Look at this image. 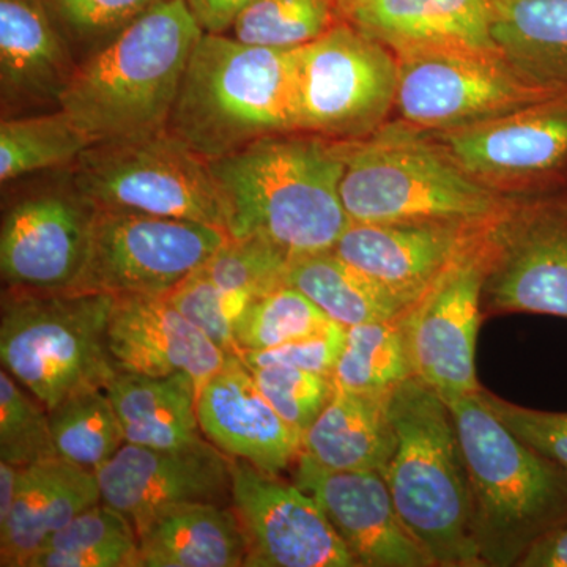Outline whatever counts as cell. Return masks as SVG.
<instances>
[{
  "instance_id": "obj_23",
  "label": "cell",
  "mask_w": 567,
  "mask_h": 567,
  "mask_svg": "<svg viewBox=\"0 0 567 567\" xmlns=\"http://www.w3.org/2000/svg\"><path fill=\"white\" fill-rule=\"evenodd\" d=\"M344 20L395 55L494 51L491 0H360Z\"/></svg>"
},
{
  "instance_id": "obj_7",
  "label": "cell",
  "mask_w": 567,
  "mask_h": 567,
  "mask_svg": "<svg viewBox=\"0 0 567 567\" xmlns=\"http://www.w3.org/2000/svg\"><path fill=\"white\" fill-rule=\"evenodd\" d=\"M115 295L93 290L7 289L0 317V358L11 377L51 410L117 374L107 331Z\"/></svg>"
},
{
  "instance_id": "obj_45",
  "label": "cell",
  "mask_w": 567,
  "mask_h": 567,
  "mask_svg": "<svg viewBox=\"0 0 567 567\" xmlns=\"http://www.w3.org/2000/svg\"><path fill=\"white\" fill-rule=\"evenodd\" d=\"M518 567H567V518L528 547Z\"/></svg>"
},
{
  "instance_id": "obj_12",
  "label": "cell",
  "mask_w": 567,
  "mask_h": 567,
  "mask_svg": "<svg viewBox=\"0 0 567 567\" xmlns=\"http://www.w3.org/2000/svg\"><path fill=\"white\" fill-rule=\"evenodd\" d=\"M492 226L401 315L413 377L446 402L481 390L476 339L483 320Z\"/></svg>"
},
{
  "instance_id": "obj_1",
  "label": "cell",
  "mask_w": 567,
  "mask_h": 567,
  "mask_svg": "<svg viewBox=\"0 0 567 567\" xmlns=\"http://www.w3.org/2000/svg\"><path fill=\"white\" fill-rule=\"evenodd\" d=\"M208 163L230 238H264L293 259L330 251L352 224L339 192L342 141L276 134Z\"/></svg>"
},
{
  "instance_id": "obj_35",
  "label": "cell",
  "mask_w": 567,
  "mask_h": 567,
  "mask_svg": "<svg viewBox=\"0 0 567 567\" xmlns=\"http://www.w3.org/2000/svg\"><path fill=\"white\" fill-rule=\"evenodd\" d=\"M290 260L264 238L229 237L199 270L224 292L254 301L286 282Z\"/></svg>"
},
{
  "instance_id": "obj_25",
  "label": "cell",
  "mask_w": 567,
  "mask_h": 567,
  "mask_svg": "<svg viewBox=\"0 0 567 567\" xmlns=\"http://www.w3.org/2000/svg\"><path fill=\"white\" fill-rule=\"evenodd\" d=\"M142 567H240L248 539L233 505L188 502L136 525Z\"/></svg>"
},
{
  "instance_id": "obj_44",
  "label": "cell",
  "mask_w": 567,
  "mask_h": 567,
  "mask_svg": "<svg viewBox=\"0 0 567 567\" xmlns=\"http://www.w3.org/2000/svg\"><path fill=\"white\" fill-rule=\"evenodd\" d=\"M254 0H186L193 17L205 33L227 35L235 21Z\"/></svg>"
},
{
  "instance_id": "obj_16",
  "label": "cell",
  "mask_w": 567,
  "mask_h": 567,
  "mask_svg": "<svg viewBox=\"0 0 567 567\" xmlns=\"http://www.w3.org/2000/svg\"><path fill=\"white\" fill-rule=\"evenodd\" d=\"M233 507L248 539L246 567H358L315 496L238 458Z\"/></svg>"
},
{
  "instance_id": "obj_37",
  "label": "cell",
  "mask_w": 567,
  "mask_h": 567,
  "mask_svg": "<svg viewBox=\"0 0 567 567\" xmlns=\"http://www.w3.org/2000/svg\"><path fill=\"white\" fill-rule=\"evenodd\" d=\"M58 457L50 412L3 369L0 374V461L28 466Z\"/></svg>"
},
{
  "instance_id": "obj_34",
  "label": "cell",
  "mask_w": 567,
  "mask_h": 567,
  "mask_svg": "<svg viewBox=\"0 0 567 567\" xmlns=\"http://www.w3.org/2000/svg\"><path fill=\"white\" fill-rule=\"evenodd\" d=\"M331 323L315 301L284 282L246 306L235 323V339L238 352H259L308 338Z\"/></svg>"
},
{
  "instance_id": "obj_20",
  "label": "cell",
  "mask_w": 567,
  "mask_h": 567,
  "mask_svg": "<svg viewBox=\"0 0 567 567\" xmlns=\"http://www.w3.org/2000/svg\"><path fill=\"white\" fill-rule=\"evenodd\" d=\"M197 417L205 439L223 453L271 475H281L301 454L303 434L279 416L235 354L200 386Z\"/></svg>"
},
{
  "instance_id": "obj_36",
  "label": "cell",
  "mask_w": 567,
  "mask_h": 567,
  "mask_svg": "<svg viewBox=\"0 0 567 567\" xmlns=\"http://www.w3.org/2000/svg\"><path fill=\"white\" fill-rule=\"evenodd\" d=\"M163 0H43L78 63L106 47Z\"/></svg>"
},
{
  "instance_id": "obj_27",
  "label": "cell",
  "mask_w": 567,
  "mask_h": 567,
  "mask_svg": "<svg viewBox=\"0 0 567 567\" xmlns=\"http://www.w3.org/2000/svg\"><path fill=\"white\" fill-rule=\"evenodd\" d=\"M104 390L121 421L126 443L166 450L203 439L197 417L199 386L193 377L117 371Z\"/></svg>"
},
{
  "instance_id": "obj_40",
  "label": "cell",
  "mask_w": 567,
  "mask_h": 567,
  "mask_svg": "<svg viewBox=\"0 0 567 567\" xmlns=\"http://www.w3.org/2000/svg\"><path fill=\"white\" fill-rule=\"evenodd\" d=\"M136 543L137 533L132 520L100 502L71 518L37 554H73Z\"/></svg>"
},
{
  "instance_id": "obj_26",
  "label": "cell",
  "mask_w": 567,
  "mask_h": 567,
  "mask_svg": "<svg viewBox=\"0 0 567 567\" xmlns=\"http://www.w3.org/2000/svg\"><path fill=\"white\" fill-rule=\"evenodd\" d=\"M390 394L336 386L323 412L305 432L301 453L331 470L382 473L398 440Z\"/></svg>"
},
{
  "instance_id": "obj_32",
  "label": "cell",
  "mask_w": 567,
  "mask_h": 567,
  "mask_svg": "<svg viewBox=\"0 0 567 567\" xmlns=\"http://www.w3.org/2000/svg\"><path fill=\"white\" fill-rule=\"evenodd\" d=\"M48 412L58 457L82 468L96 473L126 443L104 388L71 394Z\"/></svg>"
},
{
  "instance_id": "obj_47",
  "label": "cell",
  "mask_w": 567,
  "mask_h": 567,
  "mask_svg": "<svg viewBox=\"0 0 567 567\" xmlns=\"http://www.w3.org/2000/svg\"><path fill=\"white\" fill-rule=\"evenodd\" d=\"M357 2H360V0H338L339 10H341L342 18H344L347 11L352 9Z\"/></svg>"
},
{
  "instance_id": "obj_10",
  "label": "cell",
  "mask_w": 567,
  "mask_h": 567,
  "mask_svg": "<svg viewBox=\"0 0 567 567\" xmlns=\"http://www.w3.org/2000/svg\"><path fill=\"white\" fill-rule=\"evenodd\" d=\"M229 234L212 224L99 210L76 290L167 295L199 270Z\"/></svg>"
},
{
  "instance_id": "obj_13",
  "label": "cell",
  "mask_w": 567,
  "mask_h": 567,
  "mask_svg": "<svg viewBox=\"0 0 567 567\" xmlns=\"http://www.w3.org/2000/svg\"><path fill=\"white\" fill-rule=\"evenodd\" d=\"M484 305L567 319V188L516 200L496 219Z\"/></svg>"
},
{
  "instance_id": "obj_46",
  "label": "cell",
  "mask_w": 567,
  "mask_h": 567,
  "mask_svg": "<svg viewBox=\"0 0 567 567\" xmlns=\"http://www.w3.org/2000/svg\"><path fill=\"white\" fill-rule=\"evenodd\" d=\"M18 476H20V466L0 461V527L7 524L13 511Z\"/></svg>"
},
{
  "instance_id": "obj_24",
  "label": "cell",
  "mask_w": 567,
  "mask_h": 567,
  "mask_svg": "<svg viewBox=\"0 0 567 567\" xmlns=\"http://www.w3.org/2000/svg\"><path fill=\"white\" fill-rule=\"evenodd\" d=\"M102 502L95 472L61 457L22 466L17 499L0 527V566L25 567L55 532Z\"/></svg>"
},
{
  "instance_id": "obj_41",
  "label": "cell",
  "mask_w": 567,
  "mask_h": 567,
  "mask_svg": "<svg viewBox=\"0 0 567 567\" xmlns=\"http://www.w3.org/2000/svg\"><path fill=\"white\" fill-rule=\"evenodd\" d=\"M481 395L513 434L567 473V413L525 409L484 390Z\"/></svg>"
},
{
  "instance_id": "obj_31",
  "label": "cell",
  "mask_w": 567,
  "mask_h": 567,
  "mask_svg": "<svg viewBox=\"0 0 567 567\" xmlns=\"http://www.w3.org/2000/svg\"><path fill=\"white\" fill-rule=\"evenodd\" d=\"M413 377L401 316L347 328L334 385L357 393H390Z\"/></svg>"
},
{
  "instance_id": "obj_2",
  "label": "cell",
  "mask_w": 567,
  "mask_h": 567,
  "mask_svg": "<svg viewBox=\"0 0 567 567\" xmlns=\"http://www.w3.org/2000/svg\"><path fill=\"white\" fill-rule=\"evenodd\" d=\"M297 50L204 32L183 74L167 132L207 162L262 137L300 133Z\"/></svg>"
},
{
  "instance_id": "obj_42",
  "label": "cell",
  "mask_w": 567,
  "mask_h": 567,
  "mask_svg": "<svg viewBox=\"0 0 567 567\" xmlns=\"http://www.w3.org/2000/svg\"><path fill=\"white\" fill-rule=\"evenodd\" d=\"M346 334L347 328L333 322L308 338L297 339L275 349L244 352L238 357L248 368L289 365L315 374L333 377L336 364L344 350Z\"/></svg>"
},
{
  "instance_id": "obj_28",
  "label": "cell",
  "mask_w": 567,
  "mask_h": 567,
  "mask_svg": "<svg viewBox=\"0 0 567 567\" xmlns=\"http://www.w3.org/2000/svg\"><path fill=\"white\" fill-rule=\"evenodd\" d=\"M496 50L524 80L567 93V0H491Z\"/></svg>"
},
{
  "instance_id": "obj_19",
  "label": "cell",
  "mask_w": 567,
  "mask_h": 567,
  "mask_svg": "<svg viewBox=\"0 0 567 567\" xmlns=\"http://www.w3.org/2000/svg\"><path fill=\"white\" fill-rule=\"evenodd\" d=\"M495 221L352 223L333 251L405 311Z\"/></svg>"
},
{
  "instance_id": "obj_22",
  "label": "cell",
  "mask_w": 567,
  "mask_h": 567,
  "mask_svg": "<svg viewBox=\"0 0 567 567\" xmlns=\"http://www.w3.org/2000/svg\"><path fill=\"white\" fill-rule=\"evenodd\" d=\"M76 69L43 0H0L2 117L59 110Z\"/></svg>"
},
{
  "instance_id": "obj_14",
  "label": "cell",
  "mask_w": 567,
  "mask_h": 567,
  "mask_svg": "<svg viewBox=\"0 0 567 567\" xmlns=\"http://www.w3.org/2000/svg\"><path fill=\"white\" fill-rule=\"evenodd\" d=\"M96 208L65 178L22 194L3 213L0 271L7 289L76 290L87 264Z\"/></svg>"
},
{
  "instance_id": "obj_29",
  "label": "cell",
  "mask_w": 567,
  "mask_h": 567,
  "mask_svg": "<svg viewBox=\"0 0 567 567\" xmlns=\"http://www.w3.org/2000/svg\"><path fill=\"white\" fill-rule=\"evenodd\" d=\"M286 282L346 328L393 319L404 312L390 293L347 264L333 249L293 257Z\"/></svg>"
},
{
  "instance_id": "obj_4",
  "label": "cell",
  "mask_w": 567,
  "mask_h": 567,
  "mask_svg": "<svg viewBox=\"0 0 567 567\" xmlns=\"http://www.w3.org/2000/svg\"><path fill=\"white\" fill-rule=\"evenodd\" d=\"M395 450L382 472L399 516L440 567H481L472 484L453 412L416 377L390 394Z\"/></svg>"
},
{
  "instance_id": "obj_43",
  "label": "cell",
  "mask_w": 567,
  "mask_h": 567,
  "mask_svg": "<svg viewBox=\"0 0 567 567\" xmlns=\"http://www.w3.org/2000/svg\"><path fill=\"white\" fill-rule=\"evenodd\" d=\"M28 567H142L140 543L73 554H37Z\"/></svg>"
},
{
  "instance_id": "obj_21",
  "label": "cell",
  "mask_w": 567,
  "mask_h": 567,
  "mask_svg": "<svg viewBox=\"0 0 567 567\" xmlns=\"http://www.w3.org/2000/svg\"><path fill=\"white\" fill-rule=\"evenodd\" d=\"M107 344L118 371L166 377L186 374L204 385L227 354L175 308L167 295L115 298Z\"/></svg>"
},
{
  "instance_id": "obj_38",
  "label": "cell",
  "mask_w": 567,
  "mask_h": 567,
  "mask_svg": "<svg viewBox=\"0 0 567 567\" xmlns=\"http://www.w3.org/2000/svg\"><path fill=\"white\" fill-rule=\"evenodd\" d=\"M249 369L279 416L303 435L334 393L333 377L278 364Z\"/></svg>"
},
{
  "instance_id": "obj_8",
  "label": "cell",
  "mask_w": 567,
  "mask_h": 567,
  "mask_svg": "<svg viewBox=\"0 0 567 567\" xmlns=\"http://www.w3.org/2000/svg\"><path fill=\"white\" fill-rule=\"evenodd\" d=\"M66 174L99 210L186 219L226 230L210 163L167 130L95 142Z\"/></svg>"
},
{
  "instance_id": "obj_30",
  "label": "cell",
  "mask_w": 567,
  "mask_h": 567,
  "mask_svg": "<svg viewBox=\"0 0 567 567\" xmlns=\"http://www.w3.org/2000/svg\"><path fill=\"white\" fill-rule=\"evenodd\" d=\"M93 142L62 107L2 117L0 183L52 169H69Z\"/></svg>"
},
{
  "instance_id": "obj_6",
  "label": "cell",
  "mask_w": 567,
  "mask_h": 567,
  "mask_svg": "<svg viewBox=\"0 0 567 567\" xmlns=\"http://www.w3.org/2000/svg\"><path fill=\"white\" fill-rule=\"evenodd\" d=\"M472 484L484 566H517L533 543L567 518V473L509 431L481 390L447 402Z\"/></svg>"
},
{
  "instance_id": "obj_33",
  "label": "cell",
  "mask_w": 567,
  "mask_h": 567,
  "mask_svg": "<svg viewBox=\"0 0 567 567\" xmlns=\"http://www.w3.org/2000/svg\"><path fill=\"white\" fill-rule=\"evenodd\" d=\"M342 20L338 0H254L230 37L256 47L297 50Z\"/></svg>"
},
{
  "instance_id": "obj_39",
  "label": "cell",
  "mask_w": 567,
  "mask_h": 567,
  "mask_svg": "<svg viewBox=\"0 0 567 567\" xmlns=\"http://www.w3.org/2000/svg\"><path fill=\"white\" fill-rule=\"evenodd\" d=\"M167 297L223 352L238 357L235 323L251 301L224 292L200 270L178 284Z\"/></svg>"
},
{
  "instance_id": "obj_11",
  "label": "cell",
  "mask_w": 567,
  "mask_h": 567,
  "mask_svg": "<svg viewBox=\"0 0 567 567\" xmlns=\"http://www.w3.org/2000/svg\"><path fill=\"white\" fill-rule=\"evenodd\" d=\"M398 59L395 111L429 133L494 121L555 96L529 84L499 52L424 51Z\"/></svg>"
},
{
  "instance_id": "obj_15",
  "label": "cell",
  "mask_w": 567,
  "mask_h": 567,
  "mask_svg": "<svg viewBox=\"0 0 567 567\" xmlns=\"http://www.w3.org/2000/svg\"><path fill=\"white\" fill-rule=\"evenodd\" d=\"M431 134L458 166L496 193L567 188V93L494 121Z\"/></svg>"
},
{
  "instance_id": "obj_3",
  "label": "cell",
  "mask_w": 567,
  "mask_h": 567,
  "mask_svg": "<svg viewBox=\"0 0 567 567\" xmlns=\"http://www.w3.org/2000/svg\"><path fill=\"white\" fill-rule=\"evenodd\" d=\"M204 31L186 0H163L78 63L61 107L95 142L167 130Z\"/></svg>"
},
{
  "instance_id": "obj_5",
  "label": "cell",
  "mask_w": 567,
  "mask_h": 567,
  "mask_svg": "<svg viewBox=\"0 0 567 567\" xmlns=\"http://www.w3.org/2000/svg\"><path fill=\"white\" fill-rule=\"evenodd\" d=\"M341 199L352 223H492L513 199L475 181L424 130L401 118L342 141Z\"/></svg>"
},
{
  "instance_id": "obj_17",
  "label": "cell",
  "mask_w": 567,
  "mask_h": 567,
  "mask_svg": "<svg viewBox=\"0 0 567 567\" xmlns=\"http://www.w3.org/2000/svg\"><path fill=\"white\" fill-rule=\"evenodd\" d=\"M102 502L132 520L134 527L177 503L233 505L234 458L210 440L181 447L125 443L96 470Z\"/></svg>"
},
{
  "instance_id": "obj_18",
  "label": "cell",
  "mask_w": 567,
  "mask_h": 567,
  "mask_svg": "<svg viewBox=\"0 0 567 567\" xmlns=\"http://www.w3.org/2000/svg\"><path fill=\"white\" fill-rule=\"evenodd\" d=\"M293 483L322 507L358 567H435L405 527L379 472H344L301 453Z\"/></svg>"
},
{
  "instance_id": "obj_9",
  "label": "cell",
  "mask_w": 567,
  "mask_h": 567,
  "mask_svg": "<svg viewBox=\"0 0 567 567\" xmlns=\"http://www.w3.org/2000/svg\"><path fill=\"white\" fill-rule=\"evenodd\" d=\"M297 55L300 133L357 141L390 122L399 59L385 44L342 20Z\"/></svg>"
}]
</instances>
